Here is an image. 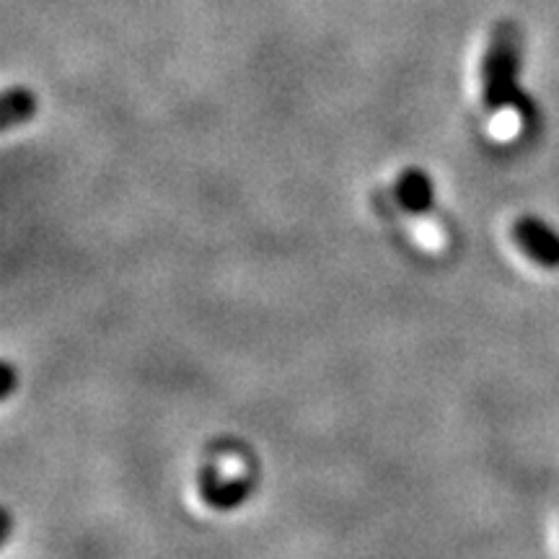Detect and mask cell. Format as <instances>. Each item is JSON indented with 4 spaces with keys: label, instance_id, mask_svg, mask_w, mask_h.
Instances as JSON below:
<instances>
[{
    "label": "cell",
    "instance_id": "obj_3",
    "mask_svg": "<svg viewBox=\"0 0 559 559\" xmlns=\"http://www.w3.org/2000/svg\"><path fill=\"white\" fill-rule=\"evenodd\" d=\"M396 200L407 213L423 215L432 207L436 200V190H432V181L423 169H407L396 179Z\"/></svg>",
    "mask_w": 559,
    "mask_h": 559
},
{
    "label": "cell",
    "instance_id": "obj_6",
    "mask_svg": "<svg viewBox=\"0 0 559 559\" xmlns=\"http://www.w3.org/2000/svg\"><path fill=\"white\" fill-rule=\"evenodd\" d=\"M9 528H11V515L3 510V531H0V544L9 539Z\"/></svg>",
    "mask_w": 559,
    "mask_h": 559
},
{
    "label": "cell",
    "instance_id": "obj_4",
    "mask_svg": "<svg viewBox=\"0 0 559 559\" xmlns=\"http://www.w3.org/2000/svg\"><path fill=\"white\" fill-rule=\"evenodd\" d=\"M37 115V96L29 88H9L3 94V115H0V124L3 130L16 128V124L29 122Z\"/></svg>",
    "mask_w": 559,
    "mask_h": 559
},
{
    "label": "cell",
    "instance_id": "obj_1",
    "mask_svg": "<svg viewBox=\"0 0 559 559\" xmlns=\"http://www.w3.org/2000/svg\"><path fill=\"white\" fill-rule=\"evenodd\" d=\"M521 70V32L513 24L495 26L489 37L485 60H481V99L487 111L519 109L523 107L519 91Z\"/></svg>",
    "mask_w": 559,
    "mask_h": 559
},
{
    "label": "cell",
    "instance_id": "obj_2",
    "mask_svg": "<svg viewBox=\"0 0 559 559\" xmlns=\"http://www.w3.org/2000/svg\"><path fill=\"white\" fill-rule=\"evenodd\" d=\"M513 239L542 267H559V234L539 218H521L513 223Z\"/></svg>",
    "mask_w": 559,
    "mask_h": 559
},
{
    "label": "cell",
    "instance_id": "obj_5",
    "mask_svg": "<svg viewBox=\"0 0 559 559\" xmlns=\"http://www.w3.org/2000/svg\"><path fill=\"white\" fill-rule=\"evenodd\" d=\"M13 383H16V370H13L11 362H5V366H3V389H0V396H3V400H9V396H11Z\"/></svg>",
    "mask_w": 559,
    "mask_h": 559
}]
</instances>
